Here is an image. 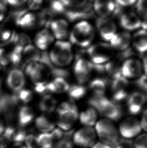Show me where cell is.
<instances>
[{"instance_id": "obj_19", "label": "cell", "mask_w": 147, "mask_h": 148, "mask_svg": "<svg viewBox=\"0 0 147 148\" xmlns=\"http://www.w3.org/2000/svg\"><path fill=\"white\" fill-rule=\"evenodd\" d=\"M131 44L137 52L147 53V29L142 28L131 35Z\"/></svg>"}, {"instance_id": "obj_38", "label": "cell", "mask_w": 147, "mask_h": 148, "mask_svg": "<svg viewBox=\"0 0 147 148\" xmlns=\"http://www.w3.org/2000/svg\"><path fill=\"white\" fill-rule=\"evenodd\" d=\"M65 6L68 8L82 7L86 5L88 0H60Z\"/></svg>"}, {"instance_id": "obj_55", "label": "cell", "mask_w": 147, "mask_h": 148, "mask_svg": "<svg viewBox=\"0 0 147 148\" xmlns=\"http://www.w3.org/2000/svg\"><path fill=\"white\" fill-rule=\"evenodd\" d=\"M0 70H1V65H0Z\"/></svg>"}, {"instance_id": "obj_44", "label": "cell", "mask_w": 147, "mask_h": 148, "mask_svg": "<svg viewBox=\"0 0 147 148\" xmlns=\"http://www.w3.org/2000/svg\"><path fill=\"white\" fill-rule=\"evenodd\" d=\"M137 80V86L142 90L147 92V76L145 74H143Z\"/></svg>"}, {"instance_id": "obj_4", "label": "cell", "mask_w": 147, "mask_h": 148, "mask_svg": "<svg viewBox=\"0 0 147 148\" xmlns=\"http://www.w3.org/2000/svg\"><path fill=\"white\" fill-rule=\"evenodd\" d=\"M94 127L97 136L100 142L113 148L120 140L118 129L112 121L102 118L98 120Z\"/></svg>"}, {"instance_id": "obj_12", "label": "cell", "mask_w": 147, "mask_h": 148, "mask_svg": "<svg viewBox=\"0 0 147 148\" xmlns=\"http://www.w3.org/2000/svg\"><path fill=\"white\" fill-rule=\"evenodd\" d=\"M96 25L98 34L105 42H110L114 35L117 32V26L115 22L108 17H100L97 20Z\"/></svg>"}, {"instance_id": "obj_15", "label": "cell", "mask_w": 147, "mask_h": 148, "mask_svg": "<svg viewBox=\"0 0 147 148\" xmlns=\"http://www.w3.org/2000/svg\"><path fill=\"white\" fill-rule=\"evenodd\" d=\"M25 82L24 73L20 68H14L8 73L6 79L7 84L15 93L23 88Z\"/></svg>"}, {"instance_id": "obj_9", "label": "cell", "mask_w": 147, "mask_h": 148, "mask_svg": "<svg viewBox=\"0 0 147 148\" xmlns=\"http://www.w3.org/2000/svg\"><path fill=\"white\" fill-rule=\"evenodd\" d=\"M118 129L120 136L127 140L135 138L141 134L142 130L140 120L133 116L123 119Z\"/></svg>"}, {"instance_id": "obj_32", "label": "cell", "mask_w": 147, "mask_h": 148, "mask_svg": "<svg viewBox=\"0 0 147 148\" xmlns=\"http://www.w3.org/2000/svg\"><path fill=\"white\" fill-rule=\"evenodd\" d=\"M54 14L50 9H44L37 14L38 26L45 27L47 28L50 27V24L54 20Z\"/></svg>"}, {"instance_id": "obj_43", "label": "cell", "mask_w": 147, "mask_h": 148, "mask_svg": "<svg viewBox=\"0 0 147 148\" xmlns=\"http://www.w3.org/2000/svg\"><path fill=\"white\" fill-rule=\"evenodd\" d=\"M27 2L28 9L34 11L38 10L41 8L43 3V0H28Z\"/></svg>"}, {"instance_id": "obj_24", "label": "cell", "mask_w": 147, "mask_h": 148, "mask_svg": "<svg viewBox=\"0 0 147 148\" xmlns=\"http://www.w3.org/2000/svg\"><path fill=\"white\" fill-rule=\"evenodd\" d=\"M17 116L19 125L24 127L28 126L32 122L34 119V112L29 107L22 106L19 109Z\"/></svg>"}, {"instance_id": "obj_47", "label": "cell", "mask_w": 147, "mask_h": 148, "mask_svg": "<svg viewBox=\"0 0 147 148\" xmlns=\"http://www.w3.org/2000/svg\"><path fill=\"white\" fill-rule=\"evenodd\" d=\"M7 3L15 7H18L22 6L28 1V0H6Z\"/></svg>"}, {"instance_id": "obj_53", "label": "cell", "mask_w": 147, "mask_h": 148, "mask_svg": "<svg viewBox=\"0 0 147 148\" xmlns=\"http://www.w3.org/2000/svg\"><path fill=\"white\" fill-rule=\"evenodd\" d=\"M142 62L143 64L144 73L147 76V56L144 58Z\"/></svg>"}, {"instance_id": "obj_3", "label": "cell", "mask_w": 147, "mask_h": 148, "mask_svg": "<svg viewBox=\"0 0 147 148\" xmlns=\"http://www.w3.org/2000/svg\"><path fill=\"white\" fill-rule=\"evenodd\" d=\"M57 113L56 125L63 131L71 130L79 119L77 107L72 102L62 103L57 109Z\"/></svg>"}, {"instance_id": "obj_35", "label": "cell", "mask_w": 147, "mask_h": 148, "mask_svg": "<svg viewBox=\"0 0 147 148\" xmlns=\"http://www.w3.org/2000/svg\"><path fill=\"white\" fill-rule=\"evenodd\" d=\"M11 42L14 43L15 46L21 47L24 48L25 47L31 44V40L30 37L25 34H16L14 32Z\"/></svg>"}, {"instance_id": "obj_20", "label": "cell", "mask_w": 147, "mask_h": 148, "mask_svg": "<svg viewBox=\"0 0 147 148\" xmlns=\"http://www.w3.org/2000/svg\"><path fill=\"white\" fill-rule=\"evenodd\" d=\"M50 27L54 36L59 40H63L68 37L69 24L66 20L62 19L53 20Z\"/></svg>"}, {"instance_id": "obj_18", "label": "cell", "mask_w": 147, "mask_h": 148, "mask_svg": "<svg viewBox=\"0 0 147 148\" xmlns=\"http://www.w3.org/2000/svg\"><path fill=\"white\" fill-rule=\"evenodd\" d=\"M115 3L113 0H95L93 9L100 18H108L115 10Z\"/></svg>"}, {"instance_id": "obj_5", "label": "cell", "mask_w": 147, "mask_h": 148, "mask_svg": "<svg viewBox=\"0 0 147 148\" xmlns=\"http://www.w3.org/2000/svg\"><path fill=\"white\" fill-rule=\"evenodd\" d=\"M49 56L54 66L61 68L67 66L73 59L72 45L70 42L58 40L51 50Z\"/></svg>"}, {"instance_id": "obj_54", "label": "cell", "mask_w": 147, "mask_h": 148, "mask_svg": "<svg viewBox=\"0 0 147 148\" xmlns=\"http://www.w3.org/2000/svg\"><path fill=\"white\" fill-rule=\"evenodd\" d=\"M2 94V82H1V80L0 79V95Z\"/></svg>"}, {"instance_id": "obj_7", "label": "cell", "mask_w": 147, "mask_h": 148, "mask_svg": "<svg viewBox=\"0 0 147 148\" xmlns=\"http://www.w3.org/2000/svg\"><path fill=\"white\" fill-rule=\"evenodd\" d=\"M97 138L94 128L83 126L74 132L72 142L79 148H91L96 143Z\"/></svg>"}, {"instance_id": "obj_30", "label": "cell", "mask_w": 147, "mask_h": 148, "mask_svg": "<svg viewBox=\"0 0 147 148\" xmlns=\"http://www.w3.org/2000/svg\"><path fill=\"white\" fill-rule=\"evenodd\" d=\"M40 54L41 52L39 50L34 46L31 44L25 47L23 51L24 61L28 63L39 62Z\"/></svg>"}, {"instance_id": "obj_17", "label": "cell", "mask_w": 147, "mask_h": 148, "mask_svg": "<svg viewBox=\"0 0 147 148\" xmlns=\"http://www.w3.org/2000/svg\"><path fill=\"white\" fill-rule=\"evenodd\" d=\"M131 34L127 31L117 32L109 42L114 51H122L127 49L131 45Z\"/></svg>"}, {"instance_id": "obj_8", "label": "cell", "mask_w": 147, "mask_h": 148, "mask_svg": "<svg viewBox=\"0 0 147 148\" xmlns=\"http://www.w3.org/2000/svg\"><path fill=\"white\" fill-rule=\"evenodd\" d=\"M25 73L34 85L47 83L48 78L51 76L49 69L39 62L28 63L25 68Z\"/></svg>"}, {"instance_id": "obj_23", "label": "cell", "mask_w": 147, "mask_h": 148, "mask_svg": "<svg viewBox=\"0 0 147 148\" xmlns=\"http://www.w3.org/2000/svg\"><path fill=\"white\" fill-rule=\"evenodd\" d=\"M54 40V36L46 28H44L36 34L34 42L37 48L46 50L52 44Z\"/></svg>"}, {"instance_id": "obj_46", "label": "cell", "mask_w": 147, "mask_h": 148, "mask_svg": "<svg viewBox=\"0 0 147 148\" xmlns=\"http://www.w3.org/2000/svg\"><path fill=\"white\" fill-rule=\"evenodd\" d=\"M142 130L147 133V109L144 111L142 115L141 119L140 121Z\"/></svg>"}, {"instance_id": "obj_21", "label": "cell", "mask_w": 147, "mask_h": 148, "mask_svg": "<svg viewBox=\"0 0 147 148\" xmlns=\"http://www.w3.org/2000/svg\"><path fill=\"white\" fill-rule=\"evenodd\" d=\"M48 94H62L68 92L70 85L67 79L62 77H55L53 80L46 84Z\"/></svg>"}, {"instance_id": "obj_22", "label": "cell", "mask_w": 147, "mask_h": 148, "mask_svg": "<svg viewBox=\"0 0 147 148\" xmlns=\"http://www.w3.org/2000/svg\"><path fill=\"white\" fill-rule=\"evenodd\" d=\"M98 115L97 110L92 106H90L79 113V120L83 126L93 127L98 120Z\"/></svg>"}, {"instance_id": "obj_39", "label": "cell", "mask_w": 147, "mask_h": 148, "mask_svg": "<svg viewBox=\"0 0 147 148\" xmlns=\"http://www.w3.org/2000/svg\"><path fill=\"white\" fill-rule=\"evenodd\" d=\"M133 145V148H147V133L137 136Z\"/></svg>"}, {"instance_id": "obj_52", "label": "cell", "mask_w": 147, "mask_h": 148, "mask_svg": "<svg viewBox=\"0 0 147 148\" xmlns=\"http://www.w3.org/2000/svg\"><path fill=\"white\" fill-rule=\"evenodd\" d=\"M9 148H27L25 144L22 143L15 142L9 147Z\"/></svg>"}, {"instance_id": "obj_42", "label": "cell", "mask_w": 147, "mask_h": 148, "mask_svg": "<svg viewBox=\"0 0 147 148\" xmlns=\"http://www.w3.org/2000/svg\"><path fill=\"white\" fill-rule=\"evenodd\" d=\"M10 63L9 53L6 52L4 49L0 48V65L6 66Z\"/></svg>"}, {"instance_id": "obj_37", "label": "cell", "mask_w": 147, "mask_h": 148, "mask_svg": "<svg viewBox=\"0 0 147 148\" xmlns=\"http://www.w3.org/2000/svg\"><path fill=\"white\" fill-rule=\"evenodd\" d=\"M136 8L137 13L141 18L147 20V0H137Z\"/></svg>"}, {"instance_id": "obj_31", "label": "cell", "mask_w": 147, "mask_h": 148, "mask_svg": "<svg viewBox=\"0 0 147 148\" xmlns=\"http://www.w3.org/2000/svg\"><path fill=\"white\" fill-rule=\"evenodd\" d=\"M24 48L21 47L15 46L14 48L9 53L10 63L18 68L24 64V58L23 56V51Z\"/></svg>"}, {"instance_id": "obj_27", "label": "cell", "mask_w": 147, "mask_h": 148, "mask_svg": "<svg viewBox=\"0 0 147 148\" xmlns=\"http://www.w3.org/2000/svg\"><path fill=\"white\" fill-rule=\"evenodd\" d=\"M57 101L51 95H44L40 100L39 108L42 112L45 113H51L56 110Z\"/></svg>"}, {"instance_id": "obj_36", "label": "cell", "mask_w": 147, "mask_h": 148, "mask_svg": "<svg viewBox=\"0 0 147 148\" xmlns=\"http://www.w3.org/2000/svg\"><path fill=\"white\" fill-rule=\"evenodd\" d=\"M15 93L19 102L24 104L29 103L33 98L32 91L27 89L23 88L21 90Z\"/></svg>"}, {"instance_id": "obj_29", "label": "cell", "mask_w": 147, "mask_h": 148, "mask_svg": "<svg viewBox=\"0 0 147 148\" xmlns=\"http://www.w3.org/2000/svg\"><path fill=\"white\" fill-rule=\"evenodd\" d=\"M104 66L106 73L113 79L122 76L121 64L118 61L111 59L104 64Z\"/></svg>"}, {"instance_id": "obj_1", "label": "cell", "mask_w": 147, "mask_h": 148, "mask_svg": "<svg viewBox=\"0 0 147 148\" xmlns=\"http://www.w3.org/2000/svg\"><path fill=\"white\" fill-rule=\"evenodd\" d=\"M95 29L90 22L82 20L78 22L70 33L72 44L81 48L89 47L95 38Z\"/></svg>"}, {"instance_id": "obj_10", "label": "cell", "mask_w": 147, "mask_h": 148, "mask_svg": "<svg viewBox=\"0 0 147 148\" xmlns=\"http://www.w3.org/2000/svg\"><path fill=\"white\" fill-rule=\"evenodd\" d=\"M143 73V62L138 59L129 58L121 64L122 76L127 80L137 79Z\"/></svg>"}, {"instance_id": "obj_49", "label": "cell", "mask_w": 147, "mask_h": 148, "mask_svg": "<svg viewBox=\"0 0 147 148\" xmlns=\"http://www.w3.org/2000/svg\"><path fill=\"white\" fill-rule=\"evenodd\" d=\"M113 148H133V145H131L129 142H123L121 143L120 141L117 144L116 146L114 147Z\"/></svg>"}, {"instance_id": "obj_25", "label": "cell", "mask_w": 147, "mask_h": 148, "mask_svg": "<svg viewBox=\"0 0 147 148\" xmlns=\"http://www.w3.org/2000/svg\"><path fill=\"white\" fill-rule=\"evenodd\" d=\"M36 130L40 133L52 132L56 128V123L45 115L38 116L34 121Z\"/></svg>"}, {"instance_id": "obj_11", "label": "cell", "mask_w": 147, "mask_h": 148, "mask_svg": "<svg viewBox=\"0 0 147 148\" xmlns=\"http://www.w3.org/2000/svg\"><path fill=\"white\" fill-rule=\"evenodd\" d=\"M93 71V64L85 58H78L74 66V72L80 84H83L89 80Z\"/></svg>"}, {"instance_id": "obj_40", "label": "cell", "mask_w": 147, "mask_h": 148, "mask_svg": "<svg viewBox=\"0 0 147 148\" xmlns=\"http://www.w3.org/2000/svg\"><path fill=\"white\" fill-rule=\"evenodd\" d=\"M52 148H73V142L66 138H61L56 140Z\"/></svg>"}, {"instance_id": "obj_48", "label": "cell", "mask_w": 147, "mask_h": 148, "mask_svg": "<svg viewBox=\"0 0 147 148\" xmlns=\"http://www.w3.org/2000/svg\"><path fill=\"white\" fill-rule=\"evenodd\" d=\"M6 0H0V22L3 20L4 18V14L6 10Z\"/></svg>"}, {"instance_id": "obj_26", "label": "cell", "mask_w": 147, "mask_h": 148, "mask_svg": "<svg viewBox=\"0 0 147 148\" xmlns=\"http://www.w3.org/2000/svg\"><path fill=\"white\" fill-rule=\"evenodd\" d=\"M107 82L103 78L96 77L91 80L89 84V88L93 94V96H105L107 90Z\"/></svg>"}, {"instance_id": "obj_16", "label": "cell", "mask_w": 147, "mask_h": 148, "mask_svg": "<svg viewBox=\"0 0 147 148\" xmlns=\"http://www.w3.org/2000/svg\"><path fill=\"white\" fill-rule=\"evenodd\" d=\"M127 106L128 111L132 115L139 114L146 102V97L143 93L135 92L128 96Z\"/></svg>"}, {"instance_id": "obj_28", "label": "cell", "mask_w": 147, "mask_h": 148, "mask_svg": "<svg viewBox=\"0 0 147 148\" xmlns=\"http://www.w3.org/2000/svg\"><path fill=\"white\" fill-rule=\"evenodd\" d=\"M16 25L25 29L34 28L38 26L37 15L31 12H27L20 18Z\"/></svg>"}, {"instance_id": "obj_34", "label": "cell", "mask_w": 147, "mask_h": 148, "mask_svg": "<svg viewBox=\"0 0 147 148\" xmlns=\"http://www.w3.org/2000/svg\"><path fill=\"white\" fill-rule=\"evenodd\" d=\"M87 89L83 84H74L70 86L68 91V95L72 100H79L86 94Z\"/></svg>"}, {"instance_id": "obj_14", "label": "cell", "mask_w": 147, "mask_h": 148, "mask_svg": "<svg viewBox=\"0 0 147 148\" xmlns=\"http://www.w3.org/2000/svg\"><path fill=\"white\" fill-rule=\"evenodd\" d=\"M119 23L122 28L129 32L137 31L142 26V20L137 13L127 12L121 15Z\"/></svg>"}, {"instance_id": "obj_6", "label": "cell", "mask_w": 147, "mask_h": 148, "mask_svg": "<svg viewBox=\"0 0 147 148\" xmlns=\"http://www.w3.org/2000/svg\"><path fill=\"white\" fill-rule=\"evenodd\" d=\"M114 50L109 42H98L88 47L87 53L92 64L102 65L112 59Z\"/></svg>"}, {"instance_id": "obj_45", "label": "cell", "mask_w": 147, "mask_h": 148, "mask_svg": "<svg viewBox=\"0 0 147 148\" xmlns=\"http://www.w3.org/2000/svg\"><path fill=\"white\" fill-rule=\"evenodd\" d=\"M115 2L120 6L125 7H130L136 4L137 0H115Z\"/></svg>"}, {"instance_id": "obj_41", "label": "cell", "mask_w": 147, "mask_h": 148, "mask_svg": "<svg viewBox=\"0 0 147 148\" xmlns=\"http://www.w3.org/2000/svg\"><path fill=\"white\" fill-rule=\"evenodd\" d=\"M25 144L27 148H38L37 136L33 134H29L25 137Z\"/></svg>"}, {"instance_id": "obj_2", "label": "cell", "mask_w": 147, "mask_h": 148, "mask_svg": "<svg viewBox=\"0 0 147 148\" xmlns=\"http://www.w3.org/2000/svg\"><path fill=\"white\" fill-rule=\"evenodd\" d=\"M89 103L90 106L97 110L98 114L113 122L119 120L122 115L121 108L116 102L110 100L105 96H93L89 100Z\"/></svg>"}, {"instance_id": "obj_13", "label": "cell", "mask_w": 147, "mask_h": 148, "mask_svg": "<svg viewBox=\"0 0 147 148\" xmlns=\"http://www.w3.org/2000/svg\"><path fill=\"white\" fill-rule=\"evenodd\" d=\"M111 95L115 102H121L129 96V82L123 76L115 78L111 83Z\"/></svg>"}, {"instance_id": "obj_33", "label": "cell", "mask_w": 147, "mask_h": 148, "mask_svg": "<svg viewBox=\"0 0 147 148\" xmlns=\"http://www.w3.org/2000/svg\"><path fill=\"white\" fill-rule=\"evenodd\" d=\"M38 148H52L55 140L50 132L40 133L37 136Z\"/></svg>"}, {"instance_id": "obj_51", "label": "cell", "mask_w": 147, "mask_h": 148, "mask_svg": "<svg viewBox=\"0 0 147 148\" xmlns=\"http://www.w3.org/2000/svg\"><path fill=\"white\" fill-rule=\"evenodd\" d=\"M6 130V126L5 123L2 118L0 117V137L4 134Z\"/></svg>"}, {"instance_id": "obj_50", "label": "cell", "mask_w": 147, "mask_h": 148, "mask_svg": "<svg viewBox=\"0 0 147 148\" xmlns=\"http://www.w3.org/2000/svg\"><path fill=\"white\" fill-rule=\"evenodd\" d=\"M91 148H112V147L105 143L99 142L96 143Z\"/></svg>"}]
</instances>
